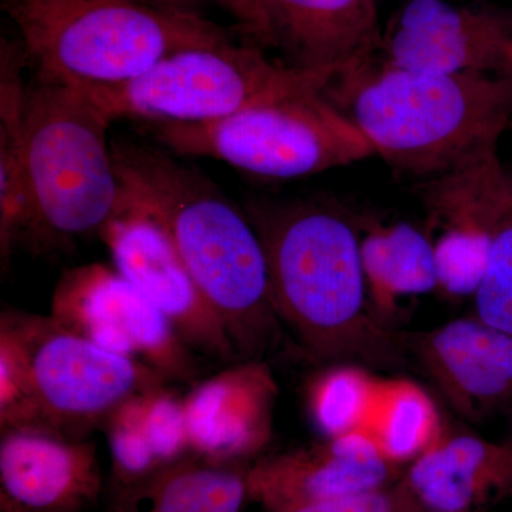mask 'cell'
<instances>
[{
  "label": "cell",
  "mask_w": 512,
  "mask_h": 512,
  "mask_svg": "<svg viewBox=\"0 0 512 512\" xmlns=\"http://www.w3.org/2000/svg\"><path fill=\"white\" fill-rule=\"evenodd\" d=\"M362 262L370 311L384 328L400 299L439 288L433 241L406 222L370 229Z\"/></svg>",
  "instance_id": "21"
},
{
  "label": "cell",
  "mask_w": 512,
  "mask_h": 512,
  "mask_svg": "<svg viewBox=\"0 0 512 512\" xmlns=\"http://www.w3.org/2000/svg\"><path fill=\"white\" fill-rule=\"evenodd\" d=\"M383 379L362 367L335 366L309 389L312 419L326 437L362 433L376 406Z\"/></svg>",
  "instance_id": "23"
},
{
  "label": "cell",
  "mask_w": 512,
  "mask_h": 512,
  "mask_svg": "<svg viewBox=\"0 0 512 512\" xmlns=\"http://www.w3.org/2000/svg\"><path fill=\"white\" fill-rule=\"evenodd\" d=\"M50 315L100 348L150 367L168 382H191L200 359L160 309L114 266H77L57 282Z\"/></svg>",
  "instance_id": "9"
},
{
  "label": "cell",
  "mask_w": 512,
  "mask_h": 512,
  "mask_svg": "<svg viewBox=\"0 0 512 512\" xmlns=\"http://www.w3.org/2000/svg\"><path fill=\"white\" fill-rule=\"evenodd\" d=\"M124 210L156 218L208 305L238 363L261 362L281 333L264 244L248 215L212 181L160 148L111 144Z\"/></svg>",
  "instance_id": "1"
},
{
  "label": "cell",
  "mask_w": 512,
  "mask_h": 512,
  "mask_svg": "<svg viewBox=\"0 0 512 512\" xmlns=\"http://www.w3.org/2000/svg\"><path fill=\"white\" fill-rule=\"evenodd\" d=\"M264 49L286 66L335 77L372 60L382 45L376 0H258Z\"/></svg>",
  "instance_id": "14"
},
{
  "label": "cell",
  "mask_w": 512,
  "mask_h": 512,
  "mask_svg": "<svg viewBox=\"0 0 512 512\" xmlns=\"http://www.w3.org/2000/svg\"><path fill=\"white\" fill-rule=\"evenodd\" d=\"M474 302L477 318L512 335V211L495 231Z\"/></svg>",
  "instance_id": "24"
},
{
  "label": "cell",
  "mask_w": 512,
  "mask_h": 512,
  "mask_svg": "<svg viewBox=\"0 0 512 512\" xmlns=\"http://www.w3.org/2000/svg\"><path fill=\"white\" fill-rule=\"evenodd\" d=\"M278 512H406L396 487L376 488L363 493L342 495L315 503L298 505Z\"/></svg>",
  "instance_id": "25"
},
{
  "label": "cell",
  "mask_w": 512,
  "mask_h": 512,
  "mask_svg": "<svg viewBox=\"0 0 512 512\" xmlns=\"http://www.w3.org/2000/svg\"><path fill=\"white\" fill-rule=\"evenodd\" d=\"M252 221L268 262L276 315L320 362L396 365V332L370 311L362 239L348 217L325 205H255Z\"/></svg>",
  "instance_id": "2"
},
{
  "label": "cell",
  "mask_w": 512,
  "mask_h": 512,
  "mask_svg": "<svg viewBox=\"0 0 512 512\" xmlns=\"http://www.w3.org/2000/svg\"><path fill=\"white\" fill-rule=\"evenodd\" d=\"M130 2L143 3L154 8L198 12L202 0H130Z\"/></svg>",
  "instance_id": "27"
},
{
  "label": "cell",
  "mask_w": 512,
  "mask_h": 512,
  "mask_svg": "<svg viewBox=\"0 0 512 512\" xmlns=\"http://www.w3.org/2000/svg\"><path fill=\"white\" fill-rule=\"evenodd\" d=\"M326 89L276 97L210 123H160L157 140L180 156L224 161L259 177L292 180L376 156Z\"/></svg>",
  "instance_id": "7"
},
{
  "label": "cell",
  "mask_w": 512,
  "mask_h": 512,
  "mask_svg": "<svg viewBox=\"0 0 512 512\" xmlns=\"http://www.w3.org/2000/svg\"><path fill=\"white\" fill-rule=\"evenodd\" d=\"M436 403L410 380H384L362 434L399 467L416 460L443 436Z\"/></svg>",
  "instance_id": "22"
},
{
  "label": "cell",
  "mask_w": 512,
  "mask_h": 512,
  "mask_svg": "<svg viewBox=\"0 0 512 512\" xmlns=\"http://www.w3.org/2000/svg\"><path fill=\"white\" fill-rule=\"evenodd\" d=\"M396 470L365 434L326 437L256 461L248 470L249 497L266 512L284 511L387 487Z\"/></svg>",
  "instance_id": "15"
},
{
  "label": "cell",
  "mask_w": 512,
  "mask_h": 512,
  "mask_svg": "<svg viewBox=\"0 0 512 512\" xmlns=\"http://www.w3.org/2000/svg\"><path fill=\"white\" fill-rule=\"evenodd\" d=\"M332 77L269 59L255 43L229 40L165 57L120 86L83 90L111 121L210 123L256 104L306 89H326Z\"/></svg>",
  "instance_id": "8"
},
{
  "label": "cell",
  "mask_w": 512,
  "mask_h": 512,
  "mask_svg": "<svg viewBox=\"0 0 512 512\" xmlns=\"http://www.w3.org/2000/svg\"><path fill=\"white\" fill-rule=\"evenodd\" d=\"M382 63L413 72L512 74V8L404 0L383 28Z\"/></svg>",
  "instance_id": "10"
},
{
  "label": "cell",
  "mask_w": 512,
  "mask_h": 512,
  "mask_svg": "<svg viewBox=\"0 0 512 512\" xmlns=\"http://www.w3.org/2000/svg\"><path fill=\"white\" fill-rule=\"evenodd\" d=\"M508 413H510V416H511V424H512V407H511V409H510V412H508ZM510 441H511V443H512V439H511Z\"/></svg>",
  "instance_id": "28"
},
{
  "label": "cell",
  "mask_w": 512,
  "mask_h": 512,
  "mask_svg": "<svg viewBox=\"0 0 512 512\" xmlns=\"http://www.w3.org/2000/svg\"><path fill=\"white\" fill-rule=\"evenodd\" d=\"M373 60L335 79L376 156L426 180L497 156L512 124V74L413 72Z\"/></svg>",
  "instance_id": "3"
},
{
  "label": "cell",
  "mask_w": 512,
  "mask_h": 512,
  "mask_svg": "<svg viewBox=\"0 0 512 512\" xmlns=\"http://www.w3.org/2000/svg\"><path fill=\"white\" fill-rule=\"evenodd\" d=\"M394 487L406 512H477L494 495L512 493V443L443 433Z\"/></svg>",
  "instance_id": "17"
},
{
  "label": "cell",
  "mask_w": 512,
  "mask_h": 512,
  "mask_svg": "<svg viewBox=\"0 0 512 512\" xmlns=\"http://www.w3.org/2000/svg\"><path fill=\"white\" fill-rule=\"evenodd\" d=\"M97 448L43 423L0 429V512H86L99 500Z\"/></svg>",
  "instance_id": "12"
},
{
  "label": "cell",
  "mask_w": 512,
  "mask_h": 512,
  "mask_svg": "<svg viewBox=\"0 0 512 512\" xmlns=\"http://www.w3.org/2000/svg\"><path fill=\"white\" fill-rule=\"evenodd\" d=\"M0 60V252L8 262L16 245L33 241L35 222L23 156L28 89L22 67L28 59L22 46L3 40Z\"/></svg>",
  "instance_id": "20"
},
{
  "label": "cell",
  "mask_w": 512,
  "mask_h": 512,
  "mask_svg": "<svg viewBox=\"0 0 512 512\" xmlns=\"http://www.w3.org/2000/svg\"><path fill=\"white\" fill-rule=\"evenodd\" d=\"M99 235L114 268L167 316L195 355L218 365L238 363L224 326L161 222L144 212L126 210Z\"/></svg>",
  "instance_id": "11"
},
{
  "label": "cell",
  "mask_w": 512,
  "mask_h": 512,
  "mask_svg": "<svg viewBox=\"0 0 512 512\" xmlns=\"http://www.w3.org/2000/svg\"><path fill=\"white\" fill-rule=\"evenodd\" d=\"M101 429L109 441L117 491L192 454L184 397L168 384L131 397Z\"/></svg>",
  "instance_id": "18"
},
{
  "label": "cell",
  "mask_w": 512,
  "mask_h": 512,
  "mask_svg": "<svg viewBox=\"0 0 512 512\" xmlns=\"http://www.w3.org/2000/svg\"><path fill=\"white\" fill-rule=\"evenodd\" d=\"M248 470L238 461L190 456L117 491L114 512H242Z\"/></svg>",
  "instance_id": "19"
},
{
  "label": "cell",
  "mask_w": 512,
  "mask_h": 512,
  "mask_svg": "<svg viewBox=\"0 0 512 512\" xmlns=\"http://www.w3.org/2000/svg\"><path fill=\"white\" fill-rule=\"evenodd\" d=\"M404 353L460 416L470 420L512 407V335L477 318L426 332L396 333Z\"/></svg>",
  "instance_id": "13"
},
{
  "label": "cell",
  "mask_w": 512,
  "mask_h": 512,
  "mask_svg": "<svg viewBox=\"0 0 512 512\" xmlns=\"http://www.w3.org/2000/svg\"><path fill=\"white\" fill-rule=\"evenodd\" d=\"M229 15L237 20L239 28L248 36L249 42L264 49V28L258 0H215Z\"/></svg>",
  "instance_id": "26"
},
{
  "label": "cell",
  "mask_w": 512,
  "mask_h": 512,
  "mask_svg": "<svg viewBox=\"0 0 512 512\" xmlns=\"http://www.w3.org/2000/svg\"><path fill=\"white\" fill-rule=\"evenodd\" d=\"M276 384L262 362L231 365L184 397L192 454L244 463L271 436Z\"/></svg>",
  "instance_id": "16"
},
{
  "label": "cell",
  "mask_w": 512,
  "mask_h": 512,
  "mask_svg": "<svg viewBox=\"0 0 512 512\" xmlns=\"http://www.w3.org/2000/svg\"><path fill=\"white\" fill-rule=\"evenodd\" d=\"M111 123L77 87L39 80L28 89L23 156L33 242L100 234L123 212V188L107 137Z\"/></svg>",
  "instance_id": "6"
},
{
  "label": "cell",
  "mask_w": 512,
  "mask_h": 512,
  "mask_svg": "<svg viewBox=\"0 0 512 512\" xmlns=\"http://www.w3.org/2000/svg\"><path fill=\"white\" fill-rule=\"evenodd\" d=\"M39 80L77 89L120 86L165 57L229 42L198 12L130 0H2Z\"/></svg>",
  "instance_id": "4"
},
{
  "label": "cell",
  "mask_w": 512,
  "mask_h": 512,
  "mask_svg": "<svg viewBox=\"0 0 512 512\" xmlns=\"http://www.w3.org/2000/svg\"><path fill=\"white\" fill-rule=\"evenodd\" d=\"M168 383L52 315L18 309L0 315V429L43 423L86 437L131 397Z\"/></svg>",
  "instance_id": "5"
}]
</instances>
